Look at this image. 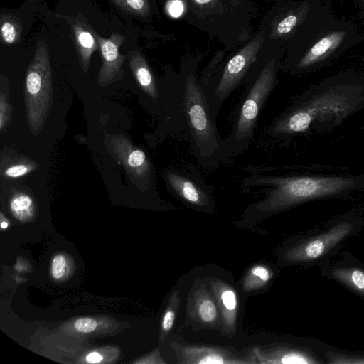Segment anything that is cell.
Here are the masks:
<instances>
[{"instance_id": "obj_5", "label": "cell", "mask_w": 364, "mask_h": 364, "mask_svg": "<svg viewBox=\"0 0 364 364\" xmlns=\"http://www.w3.org/2000/svg\"><path fill=\"white\" fill-rule=\"evenodd\" d=\"M359 99L347 88L329 89L299 100L267 127L265 134L282 142L306 132L315 122L340 123L356 108Z\"/></svg>"}, {"instance_id": "obj_9", "label": "cell", "mask_w": 364, "mask_h": 364, "mask_svg": "<svg viewBox=\"0 0 364 364\" xmlns=\"http://www.w3.org/2000/svg\"><path fill=\"white\" fill-rule=\"evenodd\" d=\"M107 151L121 164L134 183L141 191L156 188L154 168L149 155L134 146L122 134H107L105 139Z\"/></svg>"}, {"instance_id": "obj_25", "label": "cell", "mask_w": 364, "mask_h": 364, "mask_svg": "<svg viewBox=\"0 0 364 364\" xmlns=\"http://www.w3.org/2000/svg\"><path fill=\"white\" fill-rule=\"evenodd\" d=\"M127 12L135 16L146 17L151 14L150 0H111Z\"/></svg>"}, {"instance_id": "obj_12", "label": "cell", "mask_w": 364, "mask_h": 364, "mask_svg": "<svg viewBox=\"0 0 364 364\" xmlns=\"http://www.w3.org/2000/svg\"><path fill=\"white\" fill-rule=\"evenodd\" d=\"M94 33L98 43L102 60L97 82L99 85L105 87L121 80L124 75L122 65L128 58V55H122L119 53V48L127 38L118 33H112L109 38H102L95 31Z\"/></svg>"}, {"instance_id": "obj_31", "label": "cell", "mask_w": 364, "mask_h": 364, "mask_svg": "<svg viewBox=\"0 0 364 364\" xmlns=\"http://www.w3.org/2000/svg\"><path fill=\"white\" fill-rule=\"evenodd\" d=\"M103 359L102 355L97 352L90 353L86 356V360L90 363H100Z\"/></svg>"}, {"instance_id": "obj_19", "label": "cell", "mask_w": 364, "mask_h": 364, "mask_svg": "<svg viewBox=\"0 0 364 364\" xmlns=\"http://www.w3.org/2000/svg\"><path fill=\"white\" fill-rule=\"evenodd\" d=\"M38 167L39 164L28 157H3L0 173L5 179L14 180L31 173Z\"/></svg>"}, {"instance_id": "obj_2", "label": "cell", "mask_w": 364, "mask_h": 364, "mask_svg": "<svg viewBox=\"0 0 364 364\" xmlns=\"http://www.w3.org/2000/svg\"><path fill=\"white\" fill-rule=\"evenodd\" d=\"M249 175L241 184L249 193L259 188L264 197L244 212L247 223L264 220L301 203L338 194L356 186V180L347 176H284L273 174L264 167L248 166Z\"/></svg>"}, {"instance_id": "obj_16", "label": "cell", "mask_w": 364, "mask_h": 364, "mask_svg": "<svg viewBox=\"0 0 364 364\" xmlns=\"http://www.w3.org/2000/svg\"><path fill=\"white\" fill-rule=\"evenodd\" d=\"M252 354L256 363L261 364L318 363V360L308 353L284 346L256 347L252 349Z\"/></svg>"}, {"instance_id": "obj_29", "label": "cell", "mask_w": 364, "mask_h": 364, "mask_svg": "<svg viewBox=\"0 0 364 364\" xmlns=\"http://www.w3.org/2000/svg\"><path fill=\"white\" fill-rule=\"evenodd\" d=\"M75 328L82 333L93 331L97 328V322L92 318H80L75 323Z\"/></svg>"}, {"instance_id": "obj_27", "label": "cell", "mask_w": 364, "mask_h": 364, "mask_svg": "<svg viewBox=\"0 0 364 364\" xmlns=\"http://www.w3.org/2000/svg\"><path fill=\"white\" fill-rule=\"evenodd\" d=\"M186 10L184 0H167L165 4V11L167 15L172 18H183Z\"/></svg>"}, {"instance_id": "obj_6", "label": "cell", "mask_w": 364, "mask_h": 364, "mask_svg": "<svg viewBox=\"0 0 364 364\" xmlns=\"http://www.w3.org/2000/svg\"><path fill=\"white\" fill-rule=\"evenodd\" d=\"M263 41L262 33L256 30L245 43L228 56H225V50L216 53L201 72L199 81L214 119L224 102L245 83L259 58Z\"/></svg>"}, {"instance_id": "obj_11", "label": "cell", "mask_w": 364, "mask_h": 364, "mask_svg": "<svg viewBox=\"0 0 364 364\" xmlns=\"http://www.w3.org/2000/svg\"><path fill=\"white\" fill-rule=\"evenodd\" d=\"M178 362L181 364H252L257 363L252 353L240 357L225 348L200 345L173 344Z\"/></svg>"}, {"instance_id": "obj_23", "label": "cell", "mask_w": 364, "mask_h": 364, "mask_svg": "<svg viewBox=\"0 0 364 364\" xmlns=\"http://www.w3.org/2000/svg\"><path fill=\"white\" fill-rule=\"evenodd\" d=\"M21 34V24L12 14H3L1 16V37L7 45L16 43Z\"/></svg>"}, {"instance_id": "obj_7", "label": "cell", "mask_w": 364, "mask_h": 364, "mask_svg": "<svg viewBox=\"0 0 364 364\" xmlns=\"http://www.w3.org/2000/svg\"><path fill=\"white\" fill-rule=\"evenodd\" d=\"M53 102L50 58L46 41L41 40L27 68L24 86L26 119L33 135L40 134L43 129Z\"/></svg>"}, {"instance_id": "obj_21", "label": "cell", "mask_w": 364, "mask_h": 364, "mask_svg": "<svg viewBox=\"0 0 364 364\" xmlns=\"http://www.w3.org/2000/svg\"><path fill=\"white\" fill-rule=\"evenodd\" d=\"M333 277L364 296V272L358 268H337L332 271Z\"/></svg>"}, {"instance_id": "obj_20", "label": "cell", "mask_w": 364, "mask_h": 364, "mask_svg": "<svg viewBox=\"0 0 364 364\" xmlns=\"http://www.w3.org/2000/svg\"><path fill=\"white\" fill-rule=\"evenodd\" d=\"M273 276L272 269L264 264H255L250 267L242 280V289L252 292L264 289Z\"/></svg>"}, {"instance_id": "obj_4", "label": "cell", "mask_w": 364, "mask_h": 364, "mask_svg": "<svg viewBox=\"0 0 364 364\" xmlns=\"http://www.w3.org/2000/svg\"><path fill=\"white\" fill-rule=\"evenodd\" d=\"M183 18L188 24L217 40L226 52H232L253 35L257 7L252 0H184Z\"/></svg>"}, {"instance_id": "obj_15", "label": "cell", "mask_w": 364, "mask_h": 364, "mask_svg": "<svg viewBox=\"0 0 364 364\" xmlns=\"http://www.w3.org/2000/svg\"><path fill=\"white\" fill-rule=\"evenodd\" d=\"M129 68L140 90L155 103L164 100V89L159 87L156 78L145 58L137 50L128 54Z\"/></svg>"}, {"instance_id": "obj_1", "label": "cell", "mask_w": 364, "mask_h": 364, "mask_svg": "<svg viewBox=\"0 0 364 364\" xmlns=\"http://www.w3.org/2000/svg\"><path fill=\"white\" fill-rule=\"evenodd\" d=\"M200 57L186 56L176 73H171L164 88L166 134H185L198 164L212 169L225 162L224 139L216 127L198 77Z\"/></svg>"}, {"instance_id": "obj_13", "label": "cell", "mask_w": 364, "mask_h": 364, "mask_svg": "<svg viewBox=\"0 0 364 364\" xmlns=\"http://www.w3.org/2000/svg\"><path fill=\"white\" fill-rule=\"evenodd\" d=\"M210 287L219 309L223 331L232 336L235 333L238 312L237 293L228 283L216 278L210 280Z\"/></svg>"}, {"instance_id": "obj_8", "label": "cell", "mask_w": 364, "mask_h": 364, "mask_svg": "<svg viewBox=\"0 0 364 364\" xmlns=\"http://www.w3.org/2000/svg\"><path fill=\"white\" fill-rule=\"evenodd\" d=\"M164 180L169 191L179 200L198 210L213 213V190L191 164L182 163L166 169Z\"/></svg>"}, {"instance_id": "obj_3", "label": "cell", "mask_w": 364, "mask_h": 364, "mask_svg": "<svg viewBox=\"0 0 364 364\" xmlns=\"http://www.w3.org/2000/svg\"><path fill=\"white\" fill-rule=\"evenodd\" d=\"M282 59L260 50L233 111L230 132L224 139L225 161L241 154L251 145L260 114L278 83Z\"/></svg>"}, {"instance_id": "obj_28", "label": "cell", "mask_w": 364, "mask_h": 364, "mask_svg": "<svg viewBox=\"0 0 364 364\" xmlns=\"http://www.w3.org/2000/svg\"><path fill=\"white\" fill-rule=\"evenodd\" d=\"M66 260L63 255H58L52 261L51 274L55 279L63 277L65 272Z\"/></svg>"}, {"instance_id": "obj_26", "label": "cell", "mask_w": 364, "mask_h": 364, "mask_svg": "<svg viewBox=\"0 0 364 364\" xmlns=\"http://www.w3.org/2000/svg\"><path fill=\"white\" fill-rule=\"evenodd\" d=\"M12 106L8 101L7 95L0 92V130L3 132L11 123Z\"/></svg>"}, {"instance_id": "obj_10", "label": "cell", "mask_w": 364, "mask_h": 364, "mask_svg": "<svg viewBox=\"0 0 364 364\" xmlns=\"http://www.w3.org/2000/svg\"><path fill=\"white\" fill-rule=\"evenodd\" d=\"M353 228L350 223H340L324 233L290 247L284 253V259L290 262H309L318 259L348 235Z\"/></svg>"}, {"instance_id": "obj_17", "label": "cell", "mask_w": 364, "mask_h": 364, "mask_svg": "<svg viewBox=\"0 0 364 364\" xmlns=\"http://www.w3.org/2000/svg\"><path fill=\"white\" fill-rule=\"evenodd\" d=\"M345 36L346 33L342 31L328 34L314 43L296 62L287 69L301 70L311 66L338 47Z\"/></svg>"}, {"instance_id": "obj_32", "label": "cell", "mask_w": 364, "mask_h": 364, "mask_svg": "<svg viewBox=\"0 0 364 364\" xmlns=\"http://www.w3.org/2000/svg\"><path fill=\"white\" fill-rule=\"evenodd\" d=\"M1 227L2 229H6L8 227V223L6 221H1Z\"/></svg>"}, {"instance_id": "obj_14", "label": "cell", "mask_w": 364, "mask_h": 364, "mask_svg": "<svg viewBox=\"0 0 364 364\" xmlns=\"http://www.w3.org/2000/svg\"><path fill=\"white\" fill-rule=\"evenodd\" d=\"M204 284L195 285L188 297L187 312L190 317L206 327L214 328L219 321L216 301Z\"/></svg>"}, {"instance_id": "obj_22", "label": "cell", "mask_w": 364, "mask_h": 364, "mask_svg": "<svg viewBox=\"0 0 364 364\" xmlns=\"http://www.w3.org/2000/svg\"><path fill=\"white\" fill-rule=\"evenodd\" d=\"M9 208L15 218L20 220H26L33 217L35 205L29 195L23 192H16L11 198Z\"/></svg>"}, {"instance_id": "obj_24", "label": "cell", "mask_w": 364, "mask_h": 364, "mask_svg": "<svg viewBox=\"0 0 364 364\" xmlns=\"http://www.w3.org/2000/svg\"><path fill=\"white\" fill-rule=\"evenodd\" d=\"M181 304V295L178 290L171 295L169 304L166 309L161 321L163 336H166L172 329L178 309Z\"/></svg>"}, {"instance_id": "obj_30", "label": "cell", "mask_w": 364, "mask_h": 364, "mask_svg": "<svg viewBox=\"0 0 364 364\" xmlns=\"http://www.w3.org/2000/svg\"><path fill=\"white\" fill-rule=\"evenodd\" d=\"M330 363L333 364H364V358L334 355L331 358Z\"/></svg>"}, {"instance_id": "obj_18", "label": "cell", "mask_w": 364, "mask_h": 364, "mask_svg": "<svg viewBox=\"0 0 364 364\" xmlns=\"http://www.w3.org/2000/svg\"><path fill=\"white\" fill-rule=\"evenodd\" d=\"M75 37L79 60L83 73H87L90 58L93 53L99 48L95 33L85 23L79 19H73L70 23Z\"/></svg>"}, {"instance_id": "obj_33", "label": "cell", "mask_w": 364, "mask_h": 364, "mask_svg": "<svg viewBox=\"0 0 364 364\" xmlns=\"http://www.w3.org/2000/svg\"><path fill=\"white\" fill-rule=\"evenodd\" d=\"M273 1V0H272Z\"/></svg>"}]
</instances>
